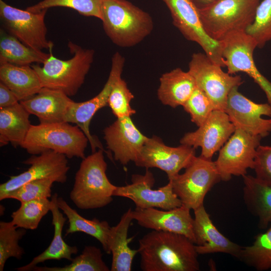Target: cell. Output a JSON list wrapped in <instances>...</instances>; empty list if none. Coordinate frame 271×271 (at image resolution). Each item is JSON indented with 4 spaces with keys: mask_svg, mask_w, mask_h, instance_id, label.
I'll return each mask as SVG.
<instances>
[{
    "mask_svg": "<svg viewBox=\"0 0 271 271\" xmlns=\"http://www.w3.org/2000/svg\"><path fill=\"white\" fill-rule=\"evenodd\" d=\"M54 182L50 179L28 182L7 194L4 200L14 199L20 202L52 197V187Z\"/></svg>",
    "mask_w": 271,
    "mask_h": 271,
    "instance_id": "74e56055",
    "label": "cell"
},
{
    "mask_svg": "<svg viewBox=\"0 0 271 271\" xmlns=\"http://www.w3.org/2000/svg\"><path fill=\"white\" fill-rule=\"evenodd\" d=\"M196 5L198 7H201L207 4L213 0H192Z\"/></svg>",
    "mask_w": 271,
    "mask_h": 271,
    "instance_id": "b9f144b4",
    "label": "cell"
},
{
    "mask_svg": "<svg viewBox=\"0 0 271 271\" xmlns=\"http://www.w3.org/2000/svg\"><path fill=\"white\" fill-rule=\"evenodd\" d=\"M74 101L59 90L43 87L33 97L20 102L41 123L65 122L67 113Z\"/></svg>",
    "mask_w": 271,
    "mask_h": 271,
    "instance_id": "7402d4cb",
    "label": "cell"
},
{
    "mask_svg": "<svg viewBox=\"0 0 271 271\" xmlns=\"http://www.w3.org/2000/svg\"><path fill=\"white\" fill-rule=\"evenodd\" d=\"M182 106L185 111L189 114L191 120L198 127L205 122L211 112L214 110L210 99L197 87Z\"/></svg>",
    "mask_w": 271,
    "mask_h": 271,
    "instance_id": "f35d334b",
    "label": "cell"
},
{
    "mask_svg": "<svg viewBox=\"0 0 271 271\" xmlns=\"http://www.w3.org/2000/svg\"><path fill=\"white\" fill-rule=\"evenodd\" d=\"M101 14L106 35L120 47L137 45L153 30L151 16L126 0H104Z\"/></svg>",
    "mask_w": 271,
    "mask_h": 271,
    "instance_id": "7a4b0ae2",
    "label": "cell"
},
{
    "mask_svg": "<svg viewBox=\"0 0 271 271\" xmlns=\"http://www.w3.org/2000/svg\"><path fill=\"white\" fill-rule=\"evenodd\" d=\"M253 169L255 177L271 187V146L260 145L257 147Z\"/></svg>",
    "mask_w": 271,
    "mask_h": 271,
    "instance_id": "ab89813d",
    "label": "cell"
},
{
    "mask_svg": "<svg viewBox=\"0 0 271 271\" xmlns=\"http://www.w3.org/2000/svg\"><path fill=\"white\" fill-rule=\"evenodd\" d=\"M22 163L30 165V168L21 174L10 176L9 180L0 185L1 201L9 192L31 181L50 179L60 183L67 181L70 167L63 154L49 150L33 155Z\"/></svg>",
    "mask_w": 271,
    "mask_h": 271,
    "instance_id": "2e32d148",
    "label": "cell"
},
{
    "mask_svg": "<svg viewBox=\"0 0 271 271\" xmlns=\"http://www.w3.org/2000/svg\"><path fill=\"white\" fill-rule=\"evenodd\" d=\"M193 232L198 254L224 253L238 258L242 246L218 231L203 205L194 210Z\"/></svg>",
    "mask_w": 271,
    "mask_h": 271,
    "instance_id": "44dd1931",
    "label": "cell"
},
{
    "mask_svg": "<svg viewBox=\"0 0 271 271\" xmlns=\"http://www.w3.org/2000/svg\"><path fill=\"white\" fill-rule=\"evenodd\" d=\"M124 62V57L119 52L114 53L109 76L102 89L89 100L81 102L74 101L66 115L65 122L76 124L87 137L92 153L96 151V148L105 150L100 142L90 133L91 120L98 110L108 105L110 93L115 82L121 77Z\"/></svg>",
    "mask_w": 271,
    "mask_h": 271,
    "instance_id": "9a60e30c",
    "label": "cell"
},
{
    "mask_svg": "<svg viewBox=\"0 0 271 271\" xmlns=\"http://www.w3.org/2000/svg\"><path fill=\"white\" fill-rule=\"evenodd\" d=\"M168 7L173 23L188 40L197 43L214 63L224 67L220 42L211 39L205 32L198 7L192 0H163Z\"/></svg>",
    "mask_w": 271,
    "mask_h": 271,
    "instance_id": "7c38bea8",
    "label": "cell"
},
{
    "mask_svg": "<svg viewBox=\"0 0 271 271\" xmlns=\"http://www.w3.org/2000/svg\"><path fill=\"white\" fill-rule=\"evenodd\" d=\"M242 178L245 206L258 218L259 227L266 229L271 222V187L251 175H245Z\"/></svg>",
    "mask_w": 271,
    "mask_h": 271,
    "instance_id": "83f0119b",
    "label": "cell"
},
{
    "mask_svg": "<svg viewBox=\"0 0 271 271\" xmlns=\"http://www.w3.org/2000/svg\"><path fill=\"white\" fill-rule=\"evenodd\" d=\"M26 233V229L18 228L11 221H0V271L4 270L9 258H22L25 251L19 242Z\"/></svg>",
    "mask_w": 271,
    "mask_h": 271,
    "instance_id": "836d02e7",
    "label": "cell"
},
{
    "mask_svg": "<svg viewBox=\"0 0 271 271\" xmlns=\"http://www.w3.org/2000/svg\"><path fill=\"white\" fill-rule=\"evenodd\" d=\"M0 81L15 93L19 101L33 97L43 88L36 71L30 65L0 64Z\"/></svg>",
    "mask_w": 271,
    "mask_h": 271,
    "instance_id": "484cf974",
    "label": "cell"
},
{
    "mask_svg": "<svg viewBox=\"0 0 271 271\" xmlns=\"http://www.w3.org/2000/svg\"><path fill=\"white\" fill-rule=\"evenodd\" d=\"M103 151H98L85 157L77 171L70 199L80 209H95L104 207L113 200L116 186L108 179L107 165Z\"/></svg>",
    "mask_w": 271,
    "mask_h": 271,
    "instance_id": "277c9868",
    "label": "cell"
},
{
    "mask_svg": "<svg viewBox=\"0 0 271 271\" xmlns=\"http://www.w3.org/2000/svg\"><path fill=\"white\" fill-rule=\"evenodd\" d=\"M233 88L230 92L225 112L236 129L264 138L271 132V120L261 117H271V106L268 103H257Z\"/></svg>",
    "mask_w": 271,
    "mask_h": 271,
    "instance_id": "e0dca14e",
    "label": "cell"
},
{
    "mask_svg": "<svg viewBox=\"0 0 271 271\" xmlns=\"http://www.w3.org/2000/svg\"><path fill=\"white\" fill-rule=\"evenodd\" d=\"M68 47L73 55L63 60L54 56L51 52L41 66L33 65L43 87L63 92L67 96H74L83 84L94 60L95 51L84 49L69 41Z\"/></svg>",
    "mask_w": 271,
    "mask_h": 271,
    "instance_id": "3957f363",
    "label": "cell"
},
{
    "mask_svg": "<svg viewBox=\"0 0 271 271\" xmlns=\"http://www.w3.org/2000/svg\"><path fill=\"white\" fill-rule=\"evenodd\" d=\"M104 0H42L28 7L26 10L38 13L52 7H62L72 9L86 17H93L101 20Z\"/></svg>",
    "mask_w": 271,
    "mask_h": 271,
    "instance_id": "e575fe53",
    "label": "cell"
},
{
    "mask_svg": "<svg viewBox=\"0 0 271 271\" xmlns=\"http://www.w3.org/2000/svg\"><path fill=\"white\" fill-rule=\"evenodd\" d=\"M134 96L128 88L126 82L119 78L114 84L110 93L107 104L117 118L130 116L136 110L130 106Z\"/></svg>",
    "mask_w": 271,
    "mask_h": 271,
    "instance_id": "8d00e7d4",
    "label": "cell"
},
{
    "mask_svg": "<svg viewBox=\"0 0 271 271\" xmlns=\"http://www.w3.org/2000/svg\"><path fill=\"white\" fill-rule=\"evenodd\" d=\"M262 138L235 129L214 161L221 181H228L232 176L242 177L248 169H254L256 150Z\"/></svg>",
    "mask_w": 271,
    "mask_h": 271,
    "instance_id": "8fae6325",
    "label": "cell"
},
{
    "mask_svg": "<svg viewBox=\"0 0 271 271\" xmlns=\"http://www.w3.org/2000/svg\"><path fill=\"white\" fill-rule=\"evenodd\" d=\"M238 259L257 270L271 268V222L268 229L257 234L251 245L242 247Z\"/></svg>",
    "mask_w": 271,
    "mask_h": 271,
    "instance_id": "4dcf8cb0",
    "label": "cell"
},
{
    "mask_svg": "<svg viewBox=\"0 0 271 271\" xmlns=\"http://www.w3.org/2000/svg\"><path fill=\"white\" fill-rule=\"evenodd\" d=\"M30 113L20 102L0 108V146H21L31 126Z\"/></svg>",
    "mask_w": 271,
    "mask_h": 271,
    "instance_id": "4316f807",
    "label": "cell"
},
{
    "mask_svg": "<svg viewBox=\"0 0 271 271\" xmlns=\"http://www.w3.org/2000/svg\"><path fill=\"white\" fill-rule=\"evenodd\" d=\"M88 139L77 126L67 122L31 125L21 147L33 155L51 150L68 158L84 159Z\"/></svg>",
    "mask_w": 271,
    "mask_h": 271,
    "instance_id": "5b68a950",
    "label": "cell"
},
{
    "mask_svg": "<svg viewBox=\"0 0 271 271\" xmlns=\"http://www.w3.org/2000/svg\"><path fill=\"white\" fill-rule=\"evenodd\" d=\"M260 0H213L198 7L203 27L213 40L245 31L254 21Z\"/></svg>",
    "mask_w": 271,
    "mask_h": 271,
    "instance_id": "8992f818",
    "label": "cell"
},
{
    "mask_svg": "<svg viewBox=\"0 0 271 271\" xmlns=\"http://www.w3.org/2000/svg\"><path fill=\"white\" fill-rule=\"evenodd\" d=\"M270 120H271V118H270Z\"/></svg>",
    "mask_w": 271,
    "mask_h": 271,
    "instance_id": "7bdbcfd3",
    "label": "cell"
},
{
    "mask_svg": "<svg viewBox=\"0 0 271 271\" xmlns=\"http://www.w3.org/2000/svg\"><path fill=\"white\" fill-rule=\"evenodd\" d=\"M246 32L256 41L257 48H262L271 41V0L260 2L254 21Z\"/></svg>",
    "mask_w": 271,
    "mask_h": 271,
    "instance_id": "d590c367",
    "label": "cell"
},
{
    "mask_svg": "<svg viewBox=\"0 0 271 271\" xmlns=\"http://www.w3.org/2000/svg\"><path fill=\"white\" fill-rule=\"evenodd\" d=\"M107 148L115 160L123 165L134 162L148 139L133 122L130 116L117 118L103 130Z\"/></svg>",
    "mask_w": 271,
    "mask_h": 271,
    "instance_id": "d6986e66",
    "label": "cell"
},
{
    "mask_svg": "<svg viewBox=\"0 0 271 271\" xmlns=\"http://www.w3.org/2000/svg\"><path fill=\"white\" fill-rule=\"evenodd\" d=\"M143 271H198L200 264L195 243L185 235L152 230L139 240Z\"/></svg>",
    "mask_w": 271,
    "mask_h": 271,
    "instance_id": "6da1fadb",
    "label": "cell"
},
{
    "mask_svg": "<svg viewBox=\"0 0 271 271\" xmlns=\"http://www.w3.org/2000/svg\"><path fill=\"white\" fill-rule=\"evenodd\" d=\"M190 211L189 208L182 205L169 210L136 208L132 215L133 219L143 227L182 234L194 243V218Z\"/></svg>",
    "mask_w": 271,
    "mask_h": 271,
    "instance_id": "ffe728a7",
    "label": "cell"
},
{
    "mask_svg": "<svg viewBox=\"0 0 271 271\" xmlns=\"http://www.w3.org/2000/svg\"><path fill=\"white\" fill-rule=\"evenodd\" d=\"M103 253L100 248L87 245L82 253L73 258L71 262L62 267L36 266L34 271H109L110 269L102 259Z\"/></svg>",
    "mask_w": 271,
    "mask_h": 271,
    "instance_id": "d6a6232c",
    "label": "cell"
},
{
    "mask_svg": "<svg viewBox=\"0 0 271 271\" xmlns=\"http://www.w3.org/2000/svg\"><path fill=\"white\" fill-rule=\"evenodd\" d=\"M58 194L55 193L51 197L52 205L50 209L52 215V224L54 227L53 239L49 246L41 253L35 256L28 264L16 268L18 271H31L38 263L48 260L66 259L72 261L73 254H77L78 249L76 246H70L66 243L62 237V230L66 221L60 212L57 205Z\"/></svg>",
    "mask_w": 271,
    "mask_h": 271,
    "instance_id": "603a6c76",
    "label": "cell"
},
{
    "mask_svg": "<svg viewBox=\"0 0 271 271\" xmlns=\"http://www.w3.org/2000/svg\"><path fill=\"white\" fill-rule=\"evenodd\" d=\"M220 42L227 72L231 75L239 72L247 74L264 92L271 106V82L259 72L253 59V52L257 48L254 39L245 31H241L229 34Z\"/></svg>",
    "mask_w": 271,
    "mask_h": 271,
    "instance_id": "9c48e42d",
    "label": "cell"
},
{
    "mask_svg": "<svg viewBox=\"0 0 271 271\" xmlns=\"http://www.w3.org/2000/svg\"><path fill=\"white\" fill-rule=\"evenodd\" d=\"M132 210L129 208L121 216L119 222L110 227L108 245L112 254L111 271H130L133 259L138 249L128 246L134 237L128 238V231L132 221Z\"/></svg>",
    "mask_w": 271,
    "mask_h": 271,
    "instance_id": "cb8c5ba5",
    "label": "cell"
},
{
    "mask_svg": "<svg viewBox=\"0 0 271 271\" xmlns=\"http://www.w3.org/2000/svg\"><path fill=\"white\" fill-rule=\"evenodd\" d=\"M131 181L129 184L116 186L113 196L128 198L134 203L136 208L140 209L157 208L169 210L182 205L174 192L170 182L157 189H153L155 180L153 173L148 169L144 175H132Z\"/></svg>",
    "mask_w": 271,
    "mask_h": 271,
    "instance_id": "4fadbf2b",
    "label": "cell"
},
{
    "mask_svg": "<svg viewBox=\"0 0 271 271\" xmlns=\"http://www.w3.org/2000/svg\"><path fill=\"white\" fill-rule=\"evenodd\" d=\"M50 55L26 45L4 28L1 29L0 64L7 63L19 66L34 63L43 64Z\"/></svg>",
    "mask_w": 271,
    "mask_h": 271,
    "instance_id": "f1b7e54d",
    "label": "cell"
},
{
    "mask_svg": "<svg viewBox=\"0 0 271 271\" xmlns=\"http://www.w3.org/2000/svg\"><path fill=\"white\" fill-rule=\"evenodd\" d=\"M47 10L33 13L13 7L0 0V19L3 28L26 45L34 49H51L47 38L45 17Z\"/></svg>",
    "mask_w": 271,
    "mask_h": 271,
    "instance_id": "30bf717a",
    "label": "cell"
},
{
    "mask_svg": "<svg viewBox=\"0 0 271 271\" xmlns=\"http://www.w3.org/2000/svg\"><path fill=\"white\" fill-rule=\"evenodd\" d=\"M196 87L188 71L177 68L161 76L158 97L163 104L176 108L183 106Z\"/></svg>",
    "mask_w": 271,
    "mask_h": 271,
    "instance_id": "d4e9b609",
    "label": "cell"
},
{
    "mask_svg": "<svg viewBox=\"0 0 271 271\" xmlns=\"http://www.w3.org/2000/svg\"><path fill=\"white\" fill-rule=\"evenodd\" d=\"M235 129L224 111L213 110L197 130L185 133L180 142L195 149L200 147V156L212 160L214 154L220 150Z\"/></svg>",
    "mask_w": 271,
    "mask_h": 271,
    "instance_id": "ac0fdd59",
    "label": "cell"
},
{
    "mask_svg": "<svg viewBox=\"0 0 271 271\" xmlns=\"http://www.w3.org/2000/svg\"><path fill=\"white\" fill-rule=\"evenodd\" d=\"M212 62L205 53H194L189 63V72L196 86L208 96L214 110L225 111L228 95L234 87L243 83L239 75L225 72Z\"/></svg>",
    "mask_w": 271,
    "mask_h": 271,
    "instance_id": "52a82bcc",
    "label": "cell"
},
{
    "mask_svg": "<svg viewBox=\"0 0 271 271\" xmlns=\"http://www.w3.org/2000/svg\"><path fill=\"white\" fill-rule=\"evenodd\" d=\"M221 181L214 162L195 157L182 174L169 180L182 205L194 210L204 205L207 193Z\"/></svg>",
    "mask_w": 271,
    "mask_h": 271,
    "instance_id": "ba28073f",
    "label": "cell"
},
{
    "mask_svg": "<svg viewBox=\"0 0 271 271\" xmlns=\"http://www.w3.org/2000/svg\"><path fill=\"white\" fill-rule=\"evenodd\" d=\"M192 147L182 145L177 147L166 146L159 137L148 138L137 160L136 166L158 168L165 172L169 180L185 169L196 157Z\"/></svg>",
    "mask_w": 271,
    "mask_h": 271,
    "instance_id": "5bb4252c",
    "label": "cell"
},
{
    "mask_svg": "<svg viewBox=\"0 0 271 271\" xmlns=\"http://www.w3.org/2000/svg\"><path fill=\"white\" fill-rule=\"evenodd\" d=\"M52 205V201L48 198L21 202L20 208L11 214V222L18 228L35 230L42 218L50 211Z\"/></svg>",
    "mask_w": 271,
    "mask_h": 271,
    "instance_id": "1f68e13d",
    "label": "cell"
},
{
    "mask_svg": "<svg viewBox=\"0 0 271 271\" xmlns=\"http://www.w3.org/2000/svg\"><path fill=\"white\" fill-rule=\"evenodd\" d=\"M58 207L66 215L69 223L65 236L81 232L96 238L101 244L104 251L110 254L108 241L110 226L107 221L97 218L87 219L81 216L61 197H58Z\"/></svg>",
    "mask_w": 271,
    "mask_h": 271,
    "instance_id": "f546056e",
    "label": "cell"
},
{
    "mask_svg": "<svg viewBox=\"0 0 271 271\" xmlns=\"http://www.w3.org/2000/svg\"><path fill=\"white\" fill-rule=\"evenodd\" d=\"M19 102L15 93L4 84L0 82V108L10 106Z\"/></svg>",
    "mask_w": 271,
    "mask_h": 271,
    "instance_id": "60d3db41",
    "label": "cell"
}]
</instances>
